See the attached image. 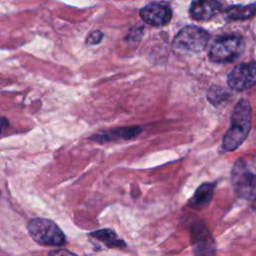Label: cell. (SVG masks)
<instances>
[{
    "label": "cell",
    "instance_id": "2",
    "mask_svg": "<svg viewBox=\"0 0 256 256\" xmlns=\"http://www.w3.org/2000/svg\"><path fill=\"white\" fill-rule=\"evenodd\" d=\"M231 182L235 194L246 201H256V170L248 162L239 159L233 165Z\"/></svg>",
    "mask_w": 256,
    "mask_h": 256
},
{
    "label": "cell",
    "instance_id": "15",
    "mask_svg": "<svg viewBox=\"0 0 256 256\" xmlns=\"http://www.w3.org/2000/svg\"><path fill=\"white\" fill-rule=\"evenodd\" d=\"M48 256H77V254H75L67 249L59 248V249H54V250L49 251Z\"/></svg>",
    "mask_w": 256,
    "mask_h": 256
},
{
    "label": "cell",
    "instance_id": "1",
    "mask_svg": "<svg viewBox=\"0 0 256 256\" xmlns=\"http://www.w3.org/2000/svg\"><path fill=\"white\" fill-rule=\"evenodd\" d=\"M252 112L251 106L247 99H241L235 105L230 127L223 137V148L226 151L237 149L247 138L251 129Z\"/></svg>",
    "mask_w": 256,
    "mask_h": 256
},
{
    "label": "cell",
    "instance_id": "12",
    "mask_svg": "<svg viewBox=\"0 0 256 256\" xmlns=\"http://www.w3.org/2000/svg\"><path fill=\"white\" fill-rule=\"evenodd\" d=\"M256 14V4L232 5L225 9V18L228 21L246 20Z\"/></svg>",
    "mask_w": 256,
    "mask_h": 256
},
{
    "label": "cell",
    "instance_id": "5",
    "mask_svg": "<svg viewBox=\"0 0 256 256\" xmlns=\"http://www.w3.org/2000/svg\"><path fill=\"white\" fill-rule=\"evenodd\" d=\"M243 47V39L238 35L218 37L211 45L209 59L214 63L232 62L242 53Z\"/></svg>",
    "mask_w": 256,
    "mask_h": 256
},
{
    "label": "cell",
    "instance_id": "3",
    "mask_svg": "<svg viewBox=\"0 0 256 256\" xmlns=\"http://www.w3.org/2000/svg\"><path fill=\"white\" fill-rule=\"evenodd\" d=\"M27 230L31 238L40 245L62 246L66 243L64 232L50 219H31L27 224Z\"/></svg>",
    "mask_w": 256,
    "mask_h": 256
},
{
    "label": "cell",
    "instance_id": "13",
    "mask_svg": "<svg viewBox=\"0 0 256 256\" xmlns=\"http://www.w3.org/2000/svg\"><path fill=\"white\" fill-rule=\"evenodd\" d=\"M91 237L103 242L109 248H124L126 243L124 240L117 237V234L108 228L93 231L89 234Z\"/></svg>",
    "mask_w": 256,
    "mask_h": 256
},
{
    "label": "cell",
    "instance_id": "10",
    "mask_svg": "<svg viewBox=\"0 0 256 256\" xmlns=\"http://www.w3.org/2000/svg\"><path fill=\"white\" fill-rule=\"evenodd\" d=\"M140 132H141L140 127H123V128L112 129V130L95 134L91 137V140L97 141L99 143H103V142H109V141L129 139V138L135 137Z\"/></svg>",
    "mask_w": 256,
    "mask_h": 256
},
{
    "label": "cell",
    "instance_id": "4",
    "mask_svg": "<svg viewBox=\"0 0 256 256\" xmlns=\"http://www.w3.org/2000/svg\"><path fill=\"white\" fill-rule=\"evenodd\" d=\"M209 33L202 27L195 25H188L183 27L173 40V47L177 50L200 53L205 50L208 41Z\"/></svg>",
    "mask_w": 256,
    "mask_h": 256
},
{
    "label": "cell",
    "instance_id": "8",
    "mask_svg": "<svg viewBox=\"0 0 256 256\" xmlns=\"http://www.w3.org/2000/svg\"><path fill=\"white\" fill-rule=\"evenodd\" d=\"M141 19L152 26H163L172 18L171 8L164 3L151 2L140 9Z\"/></svg>",
    "mask_w": 256,
    "mask_h": 256
},
{
    "label": "cell",
    "instance_id": "11",
    "mask_svg": "<svg viewBox=\"0 0 256 256\" xmlns=\"http://www.w3.org/2000/svg\"><path fill=\"white\" fill-rule=\"evenodd\" d=\"M214 189H215L214 184L203 183L196 189L194 195L188 202V206L195 209H201L207 206L213 198Z\"/></svg>",
    "mask_w": 256,
    "mask_h": 256
},
{
    "label": "cell",
    "instance_id": "6",
    "mask_svg": "<svg viewBox=\"0 0 256 256\" xmlns=\"http://www.w3.org/2000/svg\"><path fill=\"white\" fill-rule=\"evenodd\" d=\"M228 86L236 91H244L256 84V62L241 63L227 76Z\"/></svg>",
    "mask_w": 256,
    "mask_h": 256
},
{
    "label": "cell",
    "instance_id": "7",
    "mask_svg": "<svg viewBox=\"0 0 256 256\" xmlns=\"http://www.w3.org/2000/svg\"><path fill=\"white\" fill-rule=\"evenodd\" d=\"M191 239L195 256H215V241L202 222L191 226Z\"/></svg>",
    "mask_w": 256,
    "mask_h": 256
},
{
    "label": "cell",
    "instance_id": "9",
    "mask_svg": "<svg viewBox=\"0 0 256 256\" xmlns=\"http://www.w3.org/2000/svg\"><path fill=\"white\" fill-rule=\"evenodd\" d=\"M222 9V3L214 0L194 1L189 8L191 18L197 21H206L213 18Z\"/></svg>",
    "mask_w": 256,
    "mask_h": 256
},
{
    "label": "cell",
    "instance_id": "14",
    "mask_svg": "<svg viewBox=\"0 0 256 256\" xmlns=\"http://www.w3.org/2000/svg\"><path fill=\"white\" fill-rule=\"evenodd\" d=\"M102 38H103V33L101 31H93L88 35L86 39V43L89 45H96L101 42Z\"/></svg>",
    "mask_w": 256,
    "mask_h": 256
}]
</instances>
